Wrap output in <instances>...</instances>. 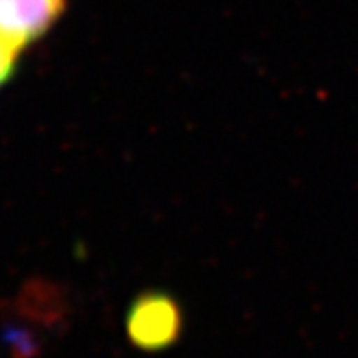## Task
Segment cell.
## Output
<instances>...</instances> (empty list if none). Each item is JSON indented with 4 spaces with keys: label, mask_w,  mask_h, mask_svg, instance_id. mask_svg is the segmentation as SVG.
Masks as SVG:
<instances>
[{
    "label": "cell",
    "mask_w": 358,
    "mask_h": 358,
    "mask_svg": "<svg viewBox=\"0 0 358 358\" xmlns=\"http://www.w3.org/2000/svg\"><path fill=\"white\" fill-rule=\"evenodd\" d=\"M182 313L166 293L136 296L126 315V333L142 351H162L180 336Z\"/></svg>",
    "instance_id": "6da1fadb"
},
{
    "label": "cell",
    "mask_w": 358,
    "mask_h": 358,
    "mask_svg": "<svg viewBox=\"0 0 358 358\" xmlns=\"http://www.w3.org/2000/svg\"><path fill=\"white\" fill-rule=\"evenodd\" d=\"M68 0H0V38L22 51L50 31Z\"/></svg>",
    "instance_id": "7a4b0ae2"
},
{
    "label": "cell",
    "mask_w": 358,
    "mask_h": 358,
    "mask_svg": "<svg viewBox=\"0 0 358 358\" xmlns=\"http://www.w3.org/2000/svg\"><path fill=\"white\" fill-rule=\"evenodd\" d=\"M20 53L22 51H18L4 38H0V90L8 84V80L13 75Z\"/></svg>",
    "instance_id": "3957f363"
}]
</instances>
